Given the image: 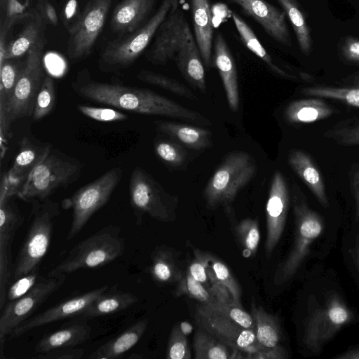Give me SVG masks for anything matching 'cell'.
Segmentation results:
<instances>
[{
	"mask_svg": "<svg viewBox=\"0 0 359 359\" xmlns=\"http://www.w3.org/2000/svg\"><path fill=\"white\" fill-rule=\"evenodd\" d=\"M22 222L20 212L11 199L0 203V248H11Z\"/></svg>",
	"mask_w": 359,
	"mask_h": 359,
	"instance_id": "34",
	"label": "cell"
},
{
	"mask_svg": "<svg viewBox=\"0 0 359 359\" xmlns=\"http://www.w3.org/2000/svg\"><path fill=\"white\" fill-rule=\"evenodd\" d=\"M129 189L130 203L136 217L137 224H141L144 214L162 222H170L176 219L177 197L168 193L144 168L136 166L133 170Z\"/></svg>",
	"mask_w": 359,
	"mask_h": 359,
	"instance_id": "10",
	"label": "cell"
},
{
	"mask_svg": "<svg viewBox=\"0 0 359 359\" xmlns=\"http://www.w3.org/2000/svg\"><path fill=\"white\" fill-rule=\"evenodd\" d=\"M288 353L286 349L278 344L271 348H264L246 356L250 359H286Z\"/></svg>",
	"mask_w": 359,
	"mask_h": 359,
	"instance_id": "54",
	"label": "cell"
},
{
	"mask_svg": "<svg viewBox=\"0 0 359 359\" xmlns=\"http://www.w3.org/2000/svg\"><path fill=\"white\" fill-rule=\"evenodd\" d=\"M46 26V24L35 11L17 36L7 43L4 61L6 59L19 58L27 54L29 50L45 36Z\"/></svg>",
	"mask_w": 359,
	"mask_h": 359,
	"instance_id": "29",
	"label": "cell"
},
{
	"mask_svg": "<svg viewBox=\"0 0 359 359\" xmlns=\"http://www.w3.org/2000/svg\"><path fill=\"white\" fill-rule=\"evenodd\" d=\"M83 164L79 160L51 148L44 159L32 170L17 196L26 202L43 201L57 189L76 181Z\"/></svg>",
	"mask_w": 359,
	"mask_h": 359,
	"instance_id": "7",
	"label": "cell"
},
{
	"mask_svg": "<svg viewBox=\"0 0 359 359\" xmlns=\"http://www.w3.org/2000/svg\"><path fill=\"white\" fill-rule=\"evenodd\" d=\"M332 107L319 97L298 100L288 104L285 111L286 119L292 123H309L332 116Z\"/></svg>",
	"mask_w": 359,
	"mask_h": 359,
	"instance_id": "28",
	"label": "cell"
},
{
	"mask_svg": "<svg viewBox=\"0 0 359 359\" xmlns=\"http://www.w3.org/2000/svg\"><path fill=\"white\" fill-rule=\"evenodd\" d=\"M45 46L43 36L27 53L13 95L6 107L0 110L1 143L11 136L10 129L13 122L32 116L37 94L46 76L42 65Z\"/></svg>",
	"mask_w": 359,
	"mask_h": 359,
	"instance_id": "5",
	"label": "cell"
},
{
	"mask_svg": "<svg viewBox=\"0 0 359 359\" xmlns=\"http://www.w3.org/2000/svg\"><path fill=\"white\" fill-rule=\"evenodd\" d=\"M168 359H191V353L187 336L179 327V325L173 326L167 347Z\"/></svg>",
	"mask_w": 359,
	"mask_h": 359,
	"instance_id": "46",
	"label": "cell"
},
{
	"mask_svg": "<svg viewBox=\"0 0 359 359\" xmlns=\"http://www.w3.org/2000/svg\"><path fill=\"white\" fill-rule=\"evenodd\" d=\"M77 109L84 116L97 121H121L128 118L126 114L114 108L79 105Z\"/></svg>",
	"mask_w": 359,
	"mask_h": 359,
	"instance_id": "48",
	"label": "cell"
},
{
	"mask_svg": "<svg viewBox=\"0 0 359 359\" xmlns=\"http://www.w3.org/2000/svg\"><path fill=\"white\" fill-rule=\"evenodd\" d=\"M36 11L46 25L57 26L59 18L53 6L47 0H37Z\"/></svg>",
	"mask_w": 359,
	"mask_h": 359,
	"instance_id": "53",
	"label": "cell"
},
{
	"mask_svg": "<svg viewBox=\"0 0 359 359\" xmlns=\"http://www.w3.org/2000/svg\"><path fill=\"white\" fill-rule=\"evenodd\" d=\"M56 102V92L53 78L46 75L37 94L32 119L39 121L48 116Z\"/></svg>",
	"mask_w": 359,
	"mask_h": 359,
	"instance_id": "40",
	"label": "cell"
},
{
	"mask_svg": "<svg viewBox=\"0 0 359 359\" xmlns=\"http://www.w3.org/2000/svg\"><path fill=\"white\" fill-rule=\"evenodd\" d=\"M147 59L155 65L174 60L185 80L193 88L206 93L205 66L194 34L180 7L159 27Z\"/></svg>",
	"mask_w": 359,
	"mask_h": 359,
	"instance_id": "2",
	"label": "cell"
},
{
	"mask_svg": "<svg viewBox=\"0 0 359 359\" xmlns=\"http://www.w3.org/2000/svg\"><path fill=\"white\" fill-rule=\"evenodd\" d=\"M175 292L177 297L187 295L201 304L208 303L214 299L203 284L194 278L188 271L177 283Z\"/></svg>",
	"mask_w": 359,
	"mask_h": 359,
	"instance_id": "44",
	"label": "cell"
},
{
	"mask_svg": "<svg viewBox=\"0 0 359 359\" xmlns=\"http://www.w3.org/2000/svg\"><path fill=\"white\" fill-rule=\"evenodd\" d=\"M8 1H9V0H8Z\"/></svg>",
	"mask_w": 359,
	"mask_h": 359,
	"instance_id": "62",
	"label": "cell"
},
{
	"mask_svg": "<svg viewBox=\"0 0 359 359\" xmlns=\"http://www.w3.org/2000/svg\"><path fill=\"white\" fill-rule=\"evenodd\" d=\"M355 262L356 266L359 272V240L357 242L356 250H355Z\"/></svg>",
	"mask_w": 359,
	"mask_h": 359,
	"instance_id": "59",
	"label": "cell"
},
{
	"mask_svg": "<svg viewBox=\"0 0 359 359\" xmlns=\"http://www.w3.org/2000/svg\"><path fill=\"white\" fill-rule=\"evenodd\" d=\"M207 274L210 285L208 290L213 298L222 302L233 303L228 289L217 280L210 265L207 269Z\"/></svg>",
	"mask_w": 359,
	"mask_h": 359,
	"instance_id": "50",
	"label": "cell"
},
{
	"mask_svg": "<svg viewBox=\"0 0 359 359\" xmlns=\"http://www.w3.org/2000/svg\"><path fill=\"white\" fill-rule=\"evenodd\" d=\"M51 148L50 144H39L27 137L22 138L13 165L5 172L16 196L29 175L44 159Z\"/></svg>",
	"mask_w": 359,
	"mask_h": 359,
	"instance_id": "20",
	"label": "cell"
},
{
	"mask_svg": "<svg viewBox=\"0 0 359 359\" xmlns=\"http://www.w3.org/2000/svg\"><path fill=\"white\" fill-rule=\"evenodd\" d=\"M90 333L91 327L86 321L80 320L67 324L44 335L36 344L34 353L41 354L57 348L75 347L87 341Z\"/></svg>",
	"mask_w": 359,
	"mask_h": 359,
	"instance_id": "23",
	"label": "cell"
},
{
	"mask_svg": "<svg viewBox=\"0 0 359 359\" xmlns=\"http://www.w3.org/2000/svg\"><path fill=\"white\" fill-rule=\"evenodd\" d=\"M336 359H359V346L355 347L334 357Z\"/></svg>",
	"mask_w": 359,
	"mask_h": 359,
	"instance_id": "57",
	"label": "cell"
},
{
	"mask_svg": "<svg viewBox=\"0 0 359 359\" xmlns=\"http://www.w3.org/2000/svg\"><path fill=\"white\" fill-rule=\"evenodd\" d=\"M154 146L156 156L169 165L180 166L187 159L185 150L174 142L158 140Z\"/></svg>",
	"mask_w": 359,
	"mask_h": 359,
	"instance_id": "45",
	"label": "cell"
},
{
	"mask_svg": "<svg viewBox=\"0 0 359 359\" xmlns=\"http://www.w3.org/2000/svg\"><path fill=\"white\" fill-rule=\"evenodd\" d=\"M194 258L189 264L187 271L197 280L203 284H206L208 281L207 269L209 266L212 255L194 248Z\"/></svg>",
	"mask_w": 359,
	"mask_h": 359,
	"instance_id": "49",
	"label": "cell"
},
{
	"mask_svg": "<svg viewBox=\"0 0 359 359\" xmlns=\"http://www.w3.org/2000/svg\"><path fill=\"white\" fill-rule=\"evenodd\" d=\"M137 78L142 82L165 89L186 99L198 100L196 95L187 86L163 74L142 69L137 74Z\"/></svg>",
	"mask_w": 359,
	"mask_h": 359,
	"instance_id": "38",
	"label": "cell"
},
{
	"mask_svg": "<svg viewBox=\"0 0 359 359\" xmlns=\"http://www.w3.org/2000/svg\"><path fill=\"white\" fill-rule=\"evenodd\" d=\"M256 21L278 43L291 46L292 40L285 13L266 0H228Z\"/></svg>",
	"mask_w": 359,
	"mask_h": 359,
	"instance_id": "18",
	"label": "cell"
},
{
	"mask_svg": "<svg viewBox=\"0 0 359 359\" xmlns=\"http://www.w3.org/2000/svg\"><path fill=\"white\" fill-rule=\"evenodd\" d=\"M148 320H138L118 336L99 346L88 356L90 359H116L135 346L144 334Z\"/></svg>",
	"mask_w": 359,
	"mask_h": 359,
	"instance_id": "25",
	"label": "cell"
},
{
	"mask_svg": "<svg viewBox=\"0 0 359 359\" xmlns=\"http://www.w3.org/2000/svg\"><path fill=\"white\" fill-rule=\"evenodd\" d=\"M108 289L109 286L105 285L81 294L68 298L37 315L29 318L16 327L10 334V336L11 338L18 337L36 327L64 318L81 316L91 303Z\"/></svg>",
	"mask_w": 359,
	"mask_h": 359,
	"instance_id": "17",
	"label": "cell"
},
{
	"mask_svg": "<svg viewBox=\"0 0 359 359\" xmlns=\"http://www.w3.org/2000/svg\"><path fill=\"white\" fill-rule=\"evenodd\" d=\"M122 175L121 168H112L62 201L63 209L72 210V220L66 238L67 241L74 238L92 216L107 203Z\"/></svg>",
	"mask_w": 359,
	"mask_h": 359,
	"instance_id": "11",
	"label": "cell"
},
{
	"mask_svg": "<svg viewBox=\"0 0 359 359\" xmlns=\"http://www.w3.org/2000/svg\"><path fill=\"white\" fill-rule=\"evenodd\" d=\"M235 233L244 252H247L248 256L255 255L260 240L257 220L252 218L241 220L236 225Z\"/></svg>",
	"mask_w": 359,
	"mask_h": 359,
	"instance_id": "41",
	"label": "cell"
},
{
	"mask_svg": "<svg viewBox=\"0 0 359 359\" xmlns=\"http://www.w3.org/2000/svg\"><path fill=\"white\" fill-rule=\"evenodd\" d=\"M209 265L217 280L228 289L234 304L242 307L241 304V287L228 266L212 255Z\"/></svg>",
	"mask_w": 359,
	"mask_h": 359,
	"instance_id": "43",
	"label": "cell"
},
{
	"mask_svg": "<svg viewBox=\"0 0 359 359\" xmlns=\"http://www.w3.org/2000/svg\"><path fill=\"white\" fill-rule=\"evenodd\" d=\"M81 12H79L77 0H67L62 11V20L69 31L78 21Z\"/></svg>",
	"mask_w": 359,
	"mask_h": 359,
	"instance_id": "55",
	"label": "cell"
},
{
	"mask_svg": "<svg viewBox=\"0 0 359 359\" xmlns=\"http://www.w3.org/2000/svg\"><path fill=\"white\" fill-rule=\"evenodd\" d=\"M72 88L81 97L107 106L141 114L181 118L202 126H210L203 114L148 89L92 79L86 70L78 74Z\"/></svg>",
	"mask_w": 359,
	"mask_h": 359,
	"instance_id": "1",
	"label": "cell"
},
{
	"mask_svg": "<svg viewBox=\"0 0 359 359\" xmlns=\"http://www.w3.org/2000/svg\"><path fill=\"white\" fill-rule=\"evenodd\" d=\"M231 17L241 40L248 50L259 57L273 74L285 79H296V76L285 72L274 62L252 28L238 14L233 12Z\"/></svg>",
	"mask_w": 359,
	"mask_h": 359,
	"instance_id": "30",
	"label": "cell"
},
{
	"mask_svg": "<svg viewBox=\"0 0 359 359\" xmlns=\"http://www.w3.org/2000/svg\"><path fill=\"white\" fill-rule=\"evenodd\" d=\"M285 13L294 32L300 50L311 54L313 41L309 26L297 0H276Z\"/></svg>",
	"mask_w": 359,
	"mask_h": 359,
	"instance_id": "33",
	"label": "cell"
},
{
	"mask_svg": "<svg viewBox=\"0 0 359 359\" xmlns=\"http://www.w3.org/2000/svg\"><path fill=\"white\" fill-rule=\"evenodd\" d=\"M125 248L121 229L109 225L74 245L67 257L48 271L47 276H67L82 269L106 265L121 257Z\"/></svg>",
	"mask_w": 359,
	"mask_h": 359,
	"instance_id": "4",
	"label": "cell"
},
{
	"mask_svg": "<svg viewBox=\"0 0 359 359\" xmlns=\"http://www.w3.org/2000/svg\"><path fill=\"white\" fill-rule=\"evenodd\" d=\"M84 352L85 351L82 348L67 347L36 354L33 358L39 359H80L83 357Z\"/></svg>",
	"mask_w": 359,
	"mask_h": 359,
	"instance_id": "51",
	"label": "cell"
},
{
	"mask_svg": "<svg viewBox=\"0 0 359 359\" xmlns=\"http://www.w3.org/2000/svg\"><path fill=\"white\" fill-rule=\"evenodd\" d=\"M290 191L283 174L274 172L266 206L265 254L271 255L283 233L290 205Z\"/></svg>",
	"mask_w": 359,
	"mask_h": 359,
	"instance_id": "16",
	"label": "cell"
},
{
	"mask_svg": "<svg viewBox=\"0 0 359 359\" xmlns=\"http://www.w3.org/2000/svg\"><path fill=\"white\" fill-rule=\"evenodd\" d=\"M201 304L212 313L255 332L252 316L246 312L243 307L238 306L233 302H222L215 299L208 303Z\"/></svg>",
	"mask_w": 359,
	"mask_h": 359,
	"instance_id": "37",
	"label": "cell"
},
{
	"mask_svg": "<svg viewBox=\"0 0 359 359\" xmlns=\"http://www.w3.org/2000/svg\"><path fill=\"white\" fill-rule=\"evenodd\" d=\"M25 64V60L6 59L0 64V110L8 104L13 95Z\"/></svg>",
	"mask_w": 359,
	"mask_h": 359,
	"instance_id": "36",
	"label": "cell"
},
{
	"mask_svg": "<svg viewBox=\"0 0 359 359\" xmlns=\"http://www.w3.org/2000/svg\"><path fill=\"white\" fill-rule=\"evenodd\" d=\"M257 165L244 151L229 154L210 178L203 196L207 207L214 210L222 205L229 210L238 191L255 176Z\"/></svg>",
	"mask_w": 359,
	"mask_h": 359,
	"instance_id": "9",
	"label": "cell"
},
{
	"mask_svg": "<svg viewBox=\"0 0 359 359\" xmlns=\"http://www.w3.org/2000/svg\"><path fill=\"white\" fill-rule=\"evenodd\" d=\"M350 186L355 202V219L359 220V163L351 171Z\"/></svg>",
	"mask_w": 359,
	"mask_h": 359,
	"instance_id": "56",
	"label": "cell"
},
{
	"mask_svg": "<svg viewBox=\"0 0 359 359\" xmlns=\"http://www.w3.org/2000/svg\"><path fill=\"white\" fill-rule=\"evenodd\" d=\"M67 276L41 277L33 287L22 297L6 302L0 316L1 352L6 336L35 312V311L65 283Z\"/></svg>",
	"mask_w": 359,
	"mask_h": 359,
	"instance_id": "14",
	"label": "cell"
},
{
	"mask_svg": "<svg viewBox=\"0 0 359 359\" xmlns=\"http://www.w3.org/2000/svg\"><path fill=\"white\" fill-rule=\"evenodd\" d=\"M31 204L30 223L14 263L13 280L40 267L51 243L54 222L60 213L58 203L49 198Z\"/></svg>",
	"mask_w": 359,
	"mask_h": 359,
	"instance_id": "8",
	"label": "cell"
},
{
	"mask_svg": "<svg viewBox=\"0 0 359 359\" xmlns=\"http://www.w3.org/2000/svg\"><path fill=\"white\" fill-rule=\"evenodd\" d=\"M301 93L314 97L340 100L348 105L359 107V87L337 88L318 86L306 87L302 89Z\"/></svg>",
	"mask_w": 359,
	"mask_h": 359,
	"instance_id": "39",
	"label": "cell"
},
{
	"mask_svg": "<svg viewBox=\"0 0 359 359\" xmlns=\"http://www.w3.org/2000/svg\"><path fill=\"white\" fill-rule=\"evenodd\" d=\"M354 318L351 310L336 292L330 293L323 305L311 309L304 327V343L313 353L325 344Z\"/></svg>",
	"mask_w": 359,
	"mask_h": 359,
	"instance_id": "12",
	"label": "cell"
},
{
	"mask_svg": "<svg viewBox=\"0 0 359 359\" xmlns=\"http://www.w3.org/2000/svg\"><path fill=\"white\" fill-rule=\"evenodd\" d=\"M158 0H122L113 10L111 30L123 36L137 29L151 17Z\"/></svg>",
	"mask_w": 359,
	"mask_h": 359,
	"instance_id": "21",
	"label": "cell"
},
{
	"mask_svg": "<svg viewBox=\"0 0 359 359\" xmlns=\"http://www.w3.org/2000/svg\"><path fill=\"white\" fill-rule=\"evenodd\" d=\"M197 327L207 331L231 350L240 351L246 356L264 348L257 341L254 330L212 313L201 304L196 308Z\"/></svg>",
	"mask_w": 359,
	"mask_h": 359,
	"instance_id": "15",
	"label": "cell"
},
{
	"mask_svg": "<svg viewBox=\"0 0 359 359\" xmlns=\"http://www.w3.org/2000/svg\"><path fill=\"white\" fill-rule=\"evenodd\" d=\"M137 301V297L133 293L114 286L97 297L81 316L83 318H90L110 315L128 309Z\"/></svg>",
	"mask_w": 359,
	"mask_h": 359,
	"instance_id": "26",
	"label": "cell"
},
{
	"mask_svg": "<svg viewBox=\"0 0 359 359\" xmlns=\"http://www.w3.org/2000/svg\"><path fill=\"white\" fill-rule=\"evenodd\" d=\"M179 327L182 333L186 336L189 335L193 331L192 325L187 321L181 322L179 324Z\"/></svg>",
	"mask_w": 359,
	"mask_h": 359,
	"instance_id": "58",
	"label": "cell"
},
{
	"mask_svg": "<svg viewBox=\"0 0 359 359\" xmlns=\"http://www.w3.org/2000/svg\"><path fill=\"white\" fill-rule=\"evenodd\" d=\"M291 193L295 224L294 239L289 254L275 273L273 280L277 285L293 277L324 228L321 217L309 207L304 192L295 182L292 184Z\"/></svg>",
	"mask_w": 359,
	"mask_h": 359,
	"instance_id": "6",
	"label": "cell"
},
{
	"mask_svg": "<svg viewBox=\"0 0 359 359\" xmlns=\"http://www.w3.org/2000/svg\"><path fill=\"white\" fill-rule=\"evenodd\" d=\"M194 34L205 67H212L214 27L210 0H189Z\"/></svg>",
	"mask_w": 359,
	"mask_h": 359,
	"instance_id": "22",
	"label": "cell"
},
{
	"mask_svg": "<svg viewBox=\"0 0 359 359\" xmlns=\"http://www.w3.org/2000/svg\"><path fill=\"white\" fill-rule=\"evenodd\" d=\"M352 82L359 86V74L355 75L352 79Z\"/></svg>",
	"mask_w": 359,
	"mask_h": 359,
	"instance_id": "60",
	"label": "cell"
},
{
	"mask_svg": "<svg viewBox=\"0 0 359 359\" xmlns=\"http://www.w3.org/2000/svg\"><path fill=\"white\" fill-rule=\"evenodd\" d=\"M196 359H229L228 347L207 331L198 327L194 338Z\"/></svg>",
	"mask_w": 359,
	"mask_h": 359,
	"instance_id": "35",
	"label": "cell"
},
{
	"mask_svg": "<svg viewBox=\"0 0 359 359\" xmlns=\"http://www.w3.org/2000/svg\"><path fill=\"white\" fill-rule=\"evenodd\" d=\"M212 62L223 83L229 106L231 111H236L239 107L237 71L229 46L220 32H217L213 41Z\"/></svg>",
	"mask_w": 359,
	"mask_h": 359,
	"instance_id": "19",
	"label": "cell"
},
{
	"mask_svg": "<svg viewBox=\"0 0 359 359\" xmlns=\"http://www.w3.org/2000/svg\"><path fill=\"white\" fill-rule=\"evenodd\" d=\"M324 135L341 145H359V118L341 121L327 130Z\"/></svg>",
	"mask_w": 359,
	"mask_h": 359,
	"instance_id": "42",
	"label": "cell"
},
{
	"mask_svg": "<svg viewBox=\"0 0 359 359\" xmlns=\"http://www.w3.org/2000/svg\"><path fill=\"white\" fill-rule=\"evenodd\" d=\"M152 279L162 284L178 283L182 278L172 252L166 247H157L151 253V264L149 269Z\"/></svg>",
	"mask_w": 359,
	"mask_h": 359,
	"instance_id": "31",
	"label": "cell"
},
{
	"mask_svg": "<svg viewBox=\"0 0 359 359\" xmlns=\"http://www.w3.org/2000/svg\"><path fill=\"white\" fill-rule=\"evenodd\" d=\"M179 7V0H162L155 13L141 27L109 41L100 55V69L116 72L131 66L154 39L168 16Z\"/></svg>",
	"mask_w": 359,
	"mask_h": 359,
	"instance_id": "3",
	"label": "cell"
},
{
	"mask_svg": "<svg viewBox=\"0 0 359 359\" xmlns=\"http://www.w3.org/2000/svg\"><path fill=\"white\" fill-rule=\"evenodd\" d=\"M251 316L255 325L257 341L263 348H271L279 344L281 330L278 318L268 313L255 302L251 304Z\"/></svg>",
	"mask_w": 359,
	"mask_h": 359,
	"instance_id": "32",
	"label": "cell"
},
{
	"mask_svg": "<svg viewBox=\"0 0 359 359\" xmlns=\"http://www.w3.org/2000/svg\"><path fill=\"white\" fill-rule=\"evenodd\" d=\"M41 278L39 267H38L26 275L13 280V283L10 284L7 290L6 302L15 300L26 294Z\"/></svg>",
	"mask_w": 359,
	"mask_h": 359,
	"instance_id": "47",
	"label": "cell"
},
{
	"mask_svg": "<svg viewBox=\"0 0 359 359\" xmlns=\"http://www.w3.org/2000/svg\"><path fill=\"white\" fill-rule=\"evenodd\" d=\"M288 163L324 207L329 205L325 187L318 168L309 154L301 150H293L288 156Z\"/></svg>",
	"mask_w": 359,
	"mask_h": 359,
	"instance_id": "24",
	"label": "cell"
},
{
	"mask_svg": "<svg viewBox=\"0 0 359 359\" xmlns=\"http://www.w3.org/2000/svg\"><path fill=\"white\" fill-rule=\"evenodd\" d=\"M157 129L192 149L203 150L212 145V132L203 128L168 121L156 123Z\"/></svg>",
	"mask_w": 359,
	"mask_h": 359,
	"instance_id": "27",
	"label": "cell"
},
{
	"mask_svg": "<svg viewBox=\"0 0 359 359\" xmlns=\"http://www.w3.org/2000/svg\"><path fill=\"white\" fill-rule=\"evenodd\" d=\"M114 0H88L76 24L68 31L67 54L72 61L86 58L100 35Z\"/></svg>",
	"mask_w": 359,
	"mask_h": 359,
	"instance_id": "13",
	"label": "cell"
},
{
	"mask_svg": "<svg viewBox=\"0 0 359 359\" xmlns=\"http://www.w3.org/2000/svg\"><path fill=\"white\" fill-rule=\"evenodd\" d=\"M130 358H142V356L141 355H132L130 356Z\"/></svg>",
	"mask_w": 359,
	"mask_h": 359,
	"instance_id": "61",
	"label": "cell"
},
{
	"mask_svg": "<svg viewBox=\"0 0 359 359\" xmlns=\"http://www.w3.org/2000/svg\"><path fill=\"white\" fill-rule=\"evenodd\" d=\"M340 52L346 61L359 64V39L346 37L341 45Z\"/></svg>",
	"mask_w": 359,
	"mask_h": 359,
	"instance_id": "52",
	"label": "cell"
}]
</instances>
